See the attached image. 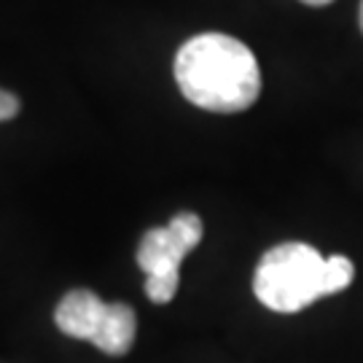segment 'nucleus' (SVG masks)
<instances>
[{
	"label": "nucleus",
	"mask_w": 363,
	"mask_h": 363,
	"mask_svg": "<svg viewBox=\"0 0 363 363\" xmlns=\"http://www.w3.org/2000/svg\"><path fill=\"white\" fill-rule=\"evenodd\" d=\"M175 81L189 103L213 113H240L261 94L256 54L223 33L186 40L175 57Z\"/></svg>",
	"instance_id": "obj_1"
},
{
	"label": "nucleus",
	"mask_w": 363,
	"mask_h": 363,
	"mask_svg": "<svg viewBox=\"0 0 363 363\" xmlns=\"http://www.w3.org/2000/svg\"><path fill=\"white\" fill-rule=\"evenodd\" d=\"M325 259L312 245L283 242L264 253L253 274V291L264 307L298 312L325 296Z\"/></svg>",
	"instance_id": "obj_2"
},
{
	"label": "nucleus",
	"mask_w": 363,
	"mask_h": 363,
	"mask_svg": "<svg viewBox=\"0 0 363 363\" xmlns=\"http://www.w3.org/2000/svg\"><path fill=\"white\" fill-rule=\"evenodd\" d=\"M54 323L62 334L86 339L108 355H127L138 334V318L132 307L121 301L108 304L86 288H76L62 296L54 312Z\"/></svg>",
	"instance_id": "obj_3"
},
{
	"label": "nucleus",
	"mask_w": 363,
	"mask_h": 363,
	"mask_svg": "<svg viewBox=\"0 0 363 363\" xmlns=\"http://www.w3.org/2000/svg\"><path fill=\"white\" fill-rule=\"evenodd\" d=\"M202 218L196 213H178L167 226H156L140 237L138 267L145 272V296L154 304H167L178 294L181 261L202 240Z\"/></svg>",
	"instance_id": "obj_4"
},
{
	"label": "nucleus",
	"mask_w": 363,
	"mask_h": 363,
	"mask_svg": "<svg viewBox=\"0 0 363 363\" xmlns=\"http://www.w3.org/2000/svg\"><path fill=\"white\" fill-rule=\"evenodd\" d=\"M355 277V267L347 256H331L325 259V272H323V286H325V296L331 294H339L352 283Z\"/></svg>",
	"instance_id": "obj_5"
},
{
	"label": "nucleus",
	"mask_w": 363,
	"mask_h": 363,
	"mask_svg": "<svg viewBox=\"0 0 363 363\" xmlns=\"http://www.w3.org/2000/svg\"><path fill=\"white\" fill-rule=\"evenodd\" d=\"M19 113V97L11 91L0 89V121H9Z\"/></svg>",
	"instance_id": "obj_6"
},
{
	"label": "nucleus",
	"mask_w": 363,
	"mask_h": 363,
	"mask_svg": "<svg viewBox=\"0 0 363 363\" xmlns=\"http://www.w3.org/2000/svg\"><path fill=\"white\" fill-rule=\"evenodd\" d=\"M301 3H307V6H328L331 0H301Z\"/></svg>",
	"instance_id": "obj_7"
},
{
	"label": "nucleus",
	"mask_w": 363,
	"mask_h": 363,
	"mask_svg": "<svg viewBox=\"0 0 363 363\" xmlns=\"http://www.w3.org/2000/svg\"><path fill=\"white\" fill-rule=\"evenodd\" d=\"M361 30H363V0H361Z\"/></svg>",
	"instance_id": "obj_8"
}]
</instances>
